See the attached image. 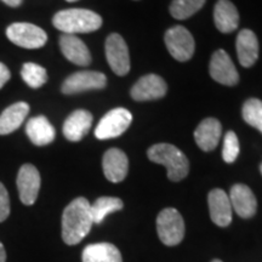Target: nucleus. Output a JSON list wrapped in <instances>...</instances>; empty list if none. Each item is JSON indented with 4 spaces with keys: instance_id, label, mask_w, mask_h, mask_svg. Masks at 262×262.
<instances>
[{
    "instance_id": "f257e3e1",
    "label": "nucleus",
    "mask_w": 262,
    "mask_h": 262,
    "mask_svg": "<svg viewBox=\"0 0 262 262\" xmlns=\"http://www.w3.org/2000/svg\"><path fill=\"white\" fill-rule=\"evenodd\" d=\"M93 224L89 201L83 196L75 198L66 206L62 214V239L67 245L80 243L89 234Z\"/></svg>"
},
{
    "instance_id": "f03ea898",
    "label": "nucleus",
    "mask_w": 262,
    "mask_h": 262,
    "mask_svg": "<svg viewBox=\"0 0 262 262\" xmlns=\"http://www.w3.org/2000/svg\"><path fill=\"white\" fill-rule=\"evenodd\" d=\"M55 28L64 34H79L97 31L102 26V18L96 12L86 9L61 10L52 18Z\"/></svg>"
},
{
    "instance_id": "7ed1b4c3",
    "label": "nucleus",
    "mask_w": 262,
    "mask_h": 262,
    "mask_svg": "<svg viewBox=\"0 0 262 262\" xmlns=\"http://www.w3.org/2000/svg\"><path fill=\"white\" fill-rule=\"evenodd\" d=\"M147 156L153 163L165 166L168 170V178L173 182L181 181L188 175L189 163L187 157L173 145L158 143L150 147Z\"/></svg>"
},
{
    "instance_id": "20e7f679",
    "label": "nucleus",
    "mask_w": 262,
    "mask_h": 262,
    "mask_svg": "<svg viewBox=\"0 0 262 262\" xmlns=\"http://www.w3.org/2000/svg\"><path fill=\"white\" fill-rule=\"evenodd\" d=\"M157 231L160 241L168 247L181 243L185 237V222L181 214L176 209H164L157 217Z\"/></svg>"
},
{
    "instance_id": "39448f33",
    "label": "nucleus",
    "mask_w": 262,
    "mask_h": 262,
    "mask_svg": "<svg viewBox=\"0 0 262 262\" xmlns=\"http://www.w3.org/2000/svg\"><path fill=\"white\" fill-rule=\"evenodd\" d=\"M6 37L17 47L39 49L47 44L48 35L44 29L27 22H16L6 28Z\"/></svg>"
},
{
    "instance_id": "423d86ee",
    "label": "nucleus",
    "mask_w": 262,
    "mask_h": 262,
    "mask_svg": "<svg viewBox=\"0 0 262 262\" xmlns=\"http://www.w3.org/2000/svg\"><path fill=\"white\" fill-rule=\"evenodd\" d=\"M133 116L125 108H114L103 116L95 129L98 140H110L123 135L129 129Z\"/></svg>"
},
{
    "instance_id": "0eeeda50",
    "label": "nucleus",
    "mask_w": 262,
    "mask_h": 262,
    "mask_svg": "<svg viewBox=\"0 0 262 262\" xmlns=\"http://www.w3.org/2000/svg\"><path fill=\"white\" fill-rule=\"evenodd\" d=\"M164 40L170 55L180 62L188 61L194 54V39L189 31L182 26H175L168 29Z\"/></svg>"
},
{
    "instance_id": "6e6552de",
    "label": "nucleus",
    "mask_w": 262,
    "mask_h": 262,
    "mask_svg": "<svg viewBox=\"0 0 262 262\" xmlns=\"http://www.w3.org/2000/svg\"><path fill=\"white\" fill-rule=\"evenodd\" d=\"M107 85L106 75L96 71H81L71 74L62 84V93L66 95L80 94L89 90L103 89Z\"/></svg>"
},
{
    "instance_id": "1a4fd4ad",
    "label": "nucleus",
    "mask_w": 262,
    "mask_h": 262,
    "mask_svg": "<svg viewBox=\"0 0 262 262\" xmlns=\"http://www.w3.org/2000/svg\"><path fill=\"white\" fill-rule=\"evenodd\" d=\"M106 58L110 67L117 75H125L130 71L129 49L122 35L113 33L106 39Z\"/></svg>"
},
{
    "instance_id": "9d476101",
    "label": "nucleus",
    "mask_w": 262,
    "mask_h": 262,
    "mask_svg": "<svg viewBox=\"0 0 262 262\" xmlns=\"http://www.w3.org/2000/svg\"><path fill=\"white\" fill-rule=\"evenodd\" d=\"M40 173L32 164H24L17 173V189L21 202L25 205H33L37 201L40 189Z\"/></svg>"
},
{
    "instance_id": "9b49d317",
    "label": "nucleus",
    "mask_w": 262,
    "mask_h": 262,
    "mask_svg": "<svg viewBox=\"0 0 262 262\" xmlns=\"http://www.w3.org/2000/svg\"><path fill=\"white\" fill-rule=\"evenodd\" d=\"M209 71L212 79L222 85L233 86L239 81L237 68L229 55L224 50H217L212 54Z\"/></svg>"
},
{
    "instance_id": "f8f14e48",
    "label": "nucleus",
    "mask_w": 262,
    "mask_h": 262,
    "mask_svg": "<svg viewBox=\"0 0 262 262\" xmlns=\"http://www.w3.org/2000/svg\"><path fill=\"white\" fill-rule=\"evenodd\" d=\"M168 85L162 77L157 74H147L140 78L136 84L131 88V97L135 101H152L165 96Z\"/></svg>"
},
{
    "instance_id": "ddd939ff",
    "label": "nucleus",
    "mask_w": 262,
    "mask_h": 262,
    "mask_svg": "<svg viewBox=\"0 0 262 262\" xmlns=\"http://www.w3.org/2000/svg\"><path fill=\"white\" fill-rule=\"evenodd\" d=\"M104 176L108 181L118 183L126 178L129 170V160L122 149L111 148L104 153L102 159Z\"/></svg>"
},
{
    "instance_id": "4468645a",
    "label": "nucleus",
    "mask_w": 262,
    "mask_h": 262,
    "mask_svg": "<svg viewBox=\"0 0 262 262\" xmlns=\"http://www.w3.org/2000/svg\"><path fill=\"white\" fill-rule=\"evenodd\" d=\"M211 220L220 227H227L232 222V204L229 196L220 188L212 189L208 196Z\"/></svg>"
},
{
    "instance_id": "2eb2a0df",
    "label": "nucleus",
    "mask_w": 262,
    "mask_h": 262,
    "mask_svg": "<svg viewBox=\"0 0 262 262\" xmlns=\"http://www.w3.org/2000/svg\"><path fill=\"white\" fill-rule=\"evenodd\" d=\"M229 201L232 209L243 219L253 217L256 212L257 202L253 191L248 186L237 183L231 188L229 192Z\"/></svg>"
},
{
    "instance_id": "dca6fc26",
    "label": "nucleus",
    "mask_w": 262,
    "mask_h": 262,
    "mask_svg": "<svg viewBox=\"0 0 262 262\" xmlns=\"http://www.w3.org/2000/svg\"><path fill=\"white\" fill-rule=\"evenodd\" d=\"M60 48L63 56L77 66L90 64L91 55L85 42L73 34H63L60 38Z\"/></svg>"
},
{
    "instance_id": "f3484780",
    "label": "nucleus",
    "mask_w": 262,
    "mask_h": 262,
    "mask_svg": "<svg viewBox=\"0 0 262 262\" xmlns=\"http://www.w3.org/2000/svg\"><path fill=\"white\" fill-rule=\"evenodd\" d=\"M93 124V114L85 110L71 113L63 124V135L71 142H78L89 133Z\"/></svg>"
},
{
    "instance_id": "a211bd4d",
    "label": "nucleus",
    "mask_w": 262,
    "mask_h": 262,
    "mask_svg": "<svg viewBox=\"0 0 262 262\" xmlns=\"http://www.w3.org/2000/svg\"><path fill=\"white\" fill-rule=\"evenodd\" d=\"M222 133L221 123L215 118H206L196 126L194 139L199 148L204 152H210L219 145Z\"/></svg>"
},
{
    "instance_id": "6ab92c4d",
    "label": "nucleus",
    "mask_w": 262,
    "mask_h": 262,
    "mask_svg": "<svg viewBox=\"0 0 262 262\" xmlns=\"http://www.w3.org/2000/svg\"><path fill=\"white\" fill-rule=\"evenodd\" d=\"M235 48L239 63L243 67H251L255 64L258 58V40L253 31L243 29L239 32Z\"/></svg>"
},
{
    "instance_id": "aec40b11",
    "label": "nucleus",
    "mask_w": 262,
    "mask_h": 262,
    "mask_svg": "<svg viewBox=\"0 0 262 262\" xmlns=\"http://www.w3.org/2000/svg\"><path fill=\"white\" fill-rule=\"evenodd\" d=\"M26 134L35 146L50 145L56 136L55 127L44 116L31 118L26 125Z\"/></svg>"
},
{
    "instance_id": "412c9836",
    "label": "nucleus",
    "mask_w": 262,
    "mask_h": 262,
    "mask_svg": "<svg viewBox=\"0 0 262 262\" xmlns=\"http://www.w3.org/2000/svg\"><path fill=\"white\" fill-rule=\"evenodd\" d=\"M214 22L222 33H232L238 28V10L229 0H219L214 8Z\"/></svg>"
},
{
    "instance_id": "4be33fe9",
    "label": "nucleus",
    "mask_w": 262,
    "mask_h": 262,
    "mask_svg": "<svg viewBox=\"0 0 262 262\" xmlns=\"http://www.w3.org/2000/svg\"><path fill=\"white\" fill-rule=\"evenodd\" d=\"M29 104L16 102L0 114V135H9L17 130L29 114Z\"/></svg>"
},
{
    "instance_id": "5701e85b",
    "label": "nucleus",
    "mask_w": 262,
    "mask_h": 262,
    "mask_svg": "<svg viewBox=\"0 0 262 262\" xmlns=\"http://www.w3.org/2000/svg\"><path fill=\"white\" fill-rule=\"evenodd\" d=\"M81 260L83 262H123L119 249L111 243L88 245L81 254Z\"/></svg>"
},
{
    "instance_id": "b1692460",
    "label": "nucleus",
    "mask_w": 262,
    "mask_h": 262,
    "mask_svg": "<svg viewBox=\"0 0 262 262\" xmlns=\"http://www.w3.org/2000/svg\"><path fill=\"white\" fill-rule=\"evenodd\" d=\"M123 201L116 196H100L91 204V214H93L94 224H102L107 215L119 211L123 209Z\"/></svg>"
},
{
    "instance_id": "393cba45",
    "label": "nucleus",
    "mask_w": 262,
    "mask_h": 262,
    "mask_svg": "<svg viewBox=\"0 0 262 262\" xmlns=\"http://www.w3.org/2000/svg\"><path fill=\"white\" fill-rule=\"evenodd\" d=\"M21 77L29 88L39 89L48 81V72L41 66L33 63V62H27L22 66Z\"/></svg>"
},
{
    "instance_id": "a878e982",
    "label": "nucleus",
    "mask_w": 262,
    "mask_h": 262,
    "mask_svg": "<svg viewBox=\"0 0 262 262\" xmlns=\"http://www.w3.org/2000/svg\"><path fill=\"white\" fill-rule=\"evenodd\" d=\"M206 0H172L170 5V14L176 19H186L199 11Z\"/></svg>"
},
{
    "instance_id": "bb28decb",
    "label": "nucleus",
    "mask_w": 262,
    "mask_h": 262,
    "mask_svg": "<svg viewBox=\"0 0 262 262\" xmlns=\"http://www.w3.org/2000/svg\"><path fill=\"white\" fill-rule=\"evenodd\" d=\"M242 116L245 123L262 133V101L258 98H249L243 104Z\"/></svg>"
},
{
    "instance_id": "cd10ccee",
    "label": "nucleus",
    "mask_w": 262,
    "mask_h": 262,
    "mask_svg": "<svg viewBox=\"0 0 262 262\" xmlns=\"http://www.w3.org/2000/svg\"><path fill=\"white\" fill-rule=\"evenodd\" d=\"M239 141L233 131H228L224 139V148H222V158L226 163L231 164L235 162L239 155Z\"/></svg>"
},
{
    "instance_id": "c85d7f7f",
    "label": "nucleus",
    "mask_w": 262,
    "mask_h": 262,
    "mask_svg": "<svg viewBox=\"0 0 262 262\" xmlns=\"http://www.w3.org/2000/svg\"><path fill=\"white\" fill-rule=\"evenodd\" d=\"M10 215V198L5 186L0 182V222H4Z\"/></svg>"
},
{
    "instance_id": "c756f323",
    "label": "nucleus",
    "mask_w": 262,
    "mask_h": 262,
    "mask_svg": "<svg viewBox=\"0 0 262 262\" xmlns=\"http://www.w3.org/2000/svg\"><path fill=\"white\" fill-rule=\"evenodd\" d=\"M10 78H11V73H10L9 68L6 67L4 63H2L0 62V89H2L4 85L8 83L10 80Z\"/></svg>"
},
{
    "instance_id": "7c9ffc66",
    "label": "nucleus",
    "mask_w": 262,
    "mask_h": 262,
    "mask_svg": "<svg viewBox=\"0 0 262 262\" xmlns=\"http://www.w3.org/2000/svg\"><path fill=\"white\" fill-rule=\"evenodd\" d=\"M2 2L5 3L6 5L11 6V8H17V6L22 4V2H24V0H2Z\"/></svg>"
},
{
    "instance_id": "2f4dec72",
    "label": "nucleus",
    "mask_w": 262,
    "mask_h": 262,
    "mask_svg": "<svg viewBox=\"0 0 262 262\" xmlns=\"http://www.w3.org/2000/svg\"><path fill=\"white\" fill-rule=\"evenodd\" d=\"M0 262H6V251L2 242H0Z\"/></svg>"
},
{
    "instance_id": "473e14b6",
    "label": "nucleus",
    "mask_w": 262,
    "mask_h": 262,
    "mask_svg": "<svg viewBox=\"0 0 262 262\" xmlns=\"http://www.w3.org/2000/svg\"><path fill=\"white\" fill-rule=\"evenodd\" d=\"M66 2H68V3H74V2H78V0H66Z\"/></svg>"
},
{
    "instance_id": "72a5a7b5",
    "label": "nucleus",
    "mask_w": 262,
    "mask_h": 262,
    "mask_svg": "<svg viewBox=\"0 0 262 262\" xmlns=\"http://www.w3.org/2000/svg\"><path fill=\"white\" fill-rule=\"evenodd\" d=\"M211 262H222V261L221 260H212Z\"/></svg>"
},
{
    "instance_id": "f704fd0d",
    "label": "nucleus",
    "mask_w": 262,
    "mask_h": 262,
    "mask_svg": "<svg viewBox=\"0 0 262 262\" xmlns=\"http://www.w3.org/2000/svg\"><path fill=\"white\" fill-rule=\"evenodd\" d=\"M260 171H261V173H262V164H261V166H260Z\"/></svg>"
}]
</instances>
